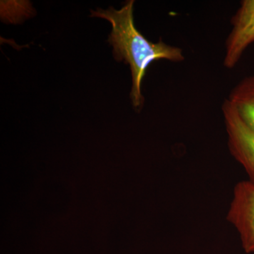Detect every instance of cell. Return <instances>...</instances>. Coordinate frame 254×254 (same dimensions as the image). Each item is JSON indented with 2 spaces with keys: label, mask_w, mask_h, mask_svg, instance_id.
I'll list each match as a JSON object with an SVG mask.
<instances>
[{
  "label": "cell",
  "mask_w": 254,
  "mask_h": 254,
  "mask_svg": "<svg viewBox=\"0 0 254 254\" xmlns=\"http://www.w3.org/2000/svg\"><path fill=\"white\" fill-rule=\"evenodd\" d=\"M133 0H128L120 9H98L91 11V16L105 18L112 24L109 43L113 47V55L117 61L129 65L132 78L130 98L136 110L144 103L141 94L142 80L147 68L154 61L168 60L172 63L185 61L183 50L170 46L160 40L158 43L148 41L137 30L133 20Z\"/></svg>",
  "instance_id": "cell-1"
},
{
  "label": "cell",
  "mask_w": 254,
  "mask_h": 254,
  "mask_svg": "<svg viewBox=\"0 0 254 254\" xmlns=\"http://www.w3.org/2000/svg\"><path fill=\"white\" fill-rule=\"evenodd\" d=\"M222 113L229 151L245 170L249 181L254 185V131L244 123L228 99L222 105Z\"/></svg>",
  "instance_id": "cell-2"
},
{
  "label": "cell",
  "mask_w": 254,
  "mask_h": 254,
  "mask_svg": "<svg viewBox=\"0 0 254 254\" xmlns=\"http://www.w3.org/2000/svg\"><path fill=\"white\" fill-rule=\"evenodd\" d=\"M226 219L238 233L246 253H254V185L249 180L235 185Z\"/></svg>",
  "instance_id": "cell-3"
},
{
  "label": "cell",
  "mask_w": 254,
  "mask_h": 254,
  "mask_svg": "<svg viewBox=\"0 0 254 254\" xmlns=\"http://www.w3.org/2000/svg\"><path fill=\"white\" fill-rule=\"evenodd\" d=\"M232 28L225 42L223 66L232 68L254 43V0H243L231 19Z\"/></svg>",
  "instance_id": "cell-4"
},
{
  "label": "cell",
  "mask_w": 254,
  "mask_h": 254,
  "mask_svg": "<svg viewBox=\"0 0 254 254\" xmlns=\"http://www.w3.org/2000/svg\"><path fill=\"white\" fill-rule=\"evenodd\" d=\"M244 123L254 131V75L237 83L227 98Z\"/></svg>",
  "instance_id": "cell-5"
}]
</instances>
